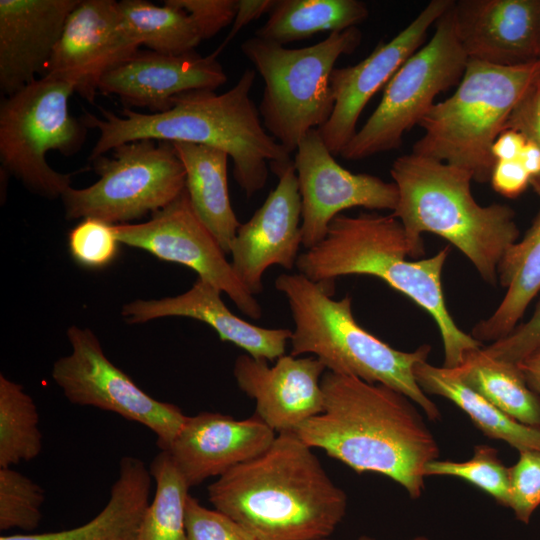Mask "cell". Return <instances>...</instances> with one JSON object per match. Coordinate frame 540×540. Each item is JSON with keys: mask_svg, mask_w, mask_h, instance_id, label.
<instances>
[{"mask_svg": "<svg viewBox=\"0 0 540 540\" xmlns=\"http://www.w3.org/2000/svg\"><path fill=\"white\" fill-rule=\"evenodd\" d=\"M112 151L111 158L93 160L99 175L94 184L63 193L67 219L129 224L164 208L185 189V170L172 142L141 139Z\"/></svg>", "mask_w": 540, "mask_h": 540, "instance_id": "8fae6325", "label": "cell"}, {"mask_svg": "<svg viewBox=\"0 0 540 540\" xmlns=\"http://www.w3.org/2000/svg\"><path fill=\"white\" fill-rule=\"evenodd\" d=\"M121 242L115 225L97 218H84L68 234V249L76 263L89 269H101L118 255Z\"/></svg>", "mask_w": 540, "mask_h": 540, "instance_id": "e575fe53", "label": "cell"}, {"mask_svg": "<svg viewBox=\"0 0 540 540\" xmlns=\"http://www.w3.org/2000/svg\"><path fill=\"white\" fill-rule=\"evenodd\" d=\"M517 365L528 386L540 396V349Z\"/></svg>", "mask_w": 540, "mask_h": 540, "instance_id": "ee69618b", "label": "cell"}, {"mask_svg": "<svg viewBox=\"0 0 540 540\" xmlns=\"http://www.w3.org/2000/svg\"><path fill=\"white\" fill-rule=\"evenodd\" d=\"M398 189L392 214L402 223L411 258L425 252L422 233L446 239L492 286L507 250L518 241L514 210L505 204L481 206L471 192L472 175L459 167L415 153L398 157L390 170Z\"/></svg>", "mask_w": 540, "mask_h": 540, "instance_id": "5b68a950", "label": "cell"}, {"mask_svg": "<svg viewBox=\"0 0 540 540\" xmlns=\"http://www.w3.org/2000/svg\"><path fill=\"white\" fill-rule=\"evenodd\" d=\"M507 128L521 132L527 140L540 147V77L510 114L505 129ZM530 186L540 198V178L532 181Z\"/></svg>", "mask_w": 540, "mask_h": 540, "instance_id": "ab89813d", "label": "cell"}, {"mask_svg": "<svg viewBox=\"0 0 540 540\" xmlns=\"http://www.w3.org/2000/svg\"><path fill=\"white\" fill-rule=\"evenodd\" d=\"M540 349V301L525 323L517 325L506 337L490 343L483 350L490 356L518 364Z\"/></svg>", "mask_w": 540, "mask_h": 540, "instance_id": "74e56055", "label": "cell"}, {"mask_svg": "<svg viewBox=\"0 0 540 540\" xmlns=\"http://www.w3.org/2000/svg\"><path fill=\"white\" fill-rule=\"evenodd\" d=\"M356 540H375V539H373V538H371V537H369V536H361V537H359V538L356 539ZM409 540H430V539H428V538L425 537V536H417V537H413V538H411V539H409Z\"/></svg>", "mask_w": 540, "mask_h": 540, "instance_id": "bcb514c9", "label": "cell"}, {"mask_svg": "<svg viewBox=\"0 0 540 540\" xmlns=\"http://www.w3.org/2000/svg\"><path fill=\"white\" fill-rule=\"evenodd\" d=\"M325 365L315 356L283 355L272 366L248 354L236 358L233 376L255 400V414L277 435L296 430L323 411Z\"/></svg>", "mask_w": 540, "mask_h": 540, "instance_id": "ac0fdd59", "label": "cell"}, {"mask_svg": "<svg viewBox=\"0 0 540 540\" xmlns=\"http://www.w3.org/2000/svg\"><path fill=\"white\" fill-rule=\"evenodd\" d=\"M427 476L460 478L491 496L498 504L509 506L510 474L498 456V451L486 444L476 445L473 456L466 461L435 459L424 468Z\"/></svg>", "mask_w": 540, "mask_h": 540, "instance_id": "d6a6232c", "label": "cell"}, {"mask_svg": "<svg viewBox=\"0 0 540 540\" xmlns=\"http://www.w3.org/2000/svg\"><path fill=\"white\" fill-rule=\"evenodd\" d=\"M275 288L286 297L294 322L290 355L310 354L328 371L391 387L418 405L429 420L440 419L439 408L414 376L415 365L429 356V345L412 352L391 347L355 320L349 295L332 298L334 282L283 273L275 279Z\"/></svg>", "mask_w": 540, "mask_h": 540, "instance_id": "8992f818", "label": "cell"}, {"mask_svg": "<svg viewBox=\"0 0 540 540\" xmlns=\"http://www.w3.org/2000/svg\"><path fill=\"white\" fill-rule=\"evenodd\" d=\"M116 235L130 247L182 264L225 293L246 316L258 320L262 308L244 287L216 238L195 214L186 188L147 222L115 225Z\"/></svg>", "mask_w": 540, "mask_h": 540, "instance_id": "4fadbf2b", "label": "cell"}, {"mask_svg": "<svg viewBox=\"0 0 540 540\" xmlns=\"http://www.w3.org/2000/svg\"><path fill=\"white\" fill-rule=\"evenodd\" d=\"M530 175L519 160L496 161L490 182L493 189L507 198H515L530 185Z\"/></svg>", "mask_w": 540, "mask_h": 540, "instance_id": "60d3db41", "label": "cell"}, {"mask_svg": "<svg viewBox=\"0 0 540 540\" xmlns=\"http://www.w3.org/2000/svg\"><path fill=\"white\" fill-rule=\"evenodd\" d=\"M460 379L506 415L540 429V396L517 364L488 355L483 346L467 351L454 368Z\"/></svg>", "mask_w": 540, "mask_h": 540, "instance_id": "83f0119b", "label": "cell"}, {"mask_svg": "<svg viewBox=\"0 0 540 540\" xmlns=\"http://www.w3.org/2000/svg\"><path fill=\"white\" fill-rule=\"evenodd\" d=\"M452 4L453 0L430 1L409 25L390 41H381L362 61L333 69L330 88L334 107L318 131L334 156L339 155L356 134L357 122L370 99L419 49L431 25Z\"/></svg>", "mask_w": 540, "mask_h": 540, "instance_id": "2e32d148", "label": "cell"}, {"mask_svg": "<svg viewBox=\"0 0 540 540\" xmlns=\"http://www.w3.org/2000/svg\"><path fill=\"white\" fill-rule=\"evenodd\" d=\"M217 287L197 278L186 292L161 299H138L125 304L121 315L129 324H141L164 317H185L209 325L221 341L230 342L246 354L274 361L285 354L292 331L251 324L225 305Z\"/></svg>", "mask_w": 540, "mask_h": 540, "instance_id": "603a6c76", "label": "cell"}, {"mask_svg": "<svg viewBox=\"0 0 540 540\" xmlns=\"http://www.w3.org/2000/svg\"><path fill=\"white\" fill-rule=\"evenodd\" d=\"M185 174L191 206L226 254L241 225L230 201L227 180L229 155L219 149L173 142Z\"/></svg>", "mask_w": 540, "mask_h": 540, "instance_id": "d4e9b609", "label": "cell"}, {"mask_svg": "<svg viewBox=\"0 0 540 540\" xmlns=\"http://www.w3.org/2000/svg\"><path fill=\"white\" fill-rule=\"evenodd\" d=\"M449 252L446 246L432 257L409 260L404 227L392 213H341L321 242L299 254L296 267L315 282H334L347 275L383 280L431 315L443 341V366L456 368L467 351L482 343L457 326L446 306L441 277Z\"/></svg>", "mask_w": 540, "mask_h": 540, "instance_id": "277c9868", "label": "cell"}, {"mask_svg": "<svg viewBox=\"0 0 540 540\" xmlns=\"http://www.w3.org/2000/svg\"><path fill=\"white\" fill-rule=\"evenodd\" d=\"M326 147L318 129L310 130L299 142L293 164L302 202V246L321 242L331 221L343 210L364 207L391 210L398 202L394 182L343 168Z\"/></svg>", "mask_w": 540, "mask_h": 540, "instance_id": "5bb4252c", "label": "cell"}, {"mask_svg": "<svg viewBox=\"0 0 540 540\" xmlns=\"http://www.w3.org/2000/svg\"><path fill=\"white\" fill-rule=\"evenodd\" d=\"M276 0H238L237 12L228 33L222 44L212 53L218 56L225 46L239 33V31L263 14L271 11Z\"/></svg>", "mask_w": 540, "mask_h": 540, "instance_id": "b9f144b4", "label": "cell"}, {"mask_svg": "<svg viewBox=\"0 0 540 540\" xmlns=\"http://www.w3.org/2000/svg\"><path fill=\"white\" fill-rule=\"evenodd\" d=\"M539 77L540 59L517 66L469 59L455 92L420 121L424 135L412 153L462 168L477 182L490 181L496 162L492 145Z\"/></svg>", "mask_w": 540, "mask_h": 540, "instance_id": "52a82bcc", "label": "cell"}, {"mask_svg": "<svg viewBox=\"0 0 540 540\" xmlns=\"http://www.w3.org/2000/svg\"><path fill=\"white\" fill-rule=\"evenodd\" d=\"M277 177L262 206L240 225L230 250L232 268L253 296L263 292V275L270 266H296L302 245V202L293 162Z\"/></svg>", "mask_w": 540, "mask_h": 540, "instance_id": "e0dca14e", "label": "cell"}, {"mask_svg": "<svg viewBox=\"0 0 540 540\" xmlns=\"http://www.w3.org/2000/svg\"><path fill=\"white\" fill-rule=\"evenodd\" d=\"M133 38L151 51L180 55L194 51L202 38L190 16L173 0L157 6L144 0L119 2Z\"/></svg>", "mask_w": 540, "mask_h": 540, "instance_id": "f546056e", "label": "cell"}, {"mask_svg": "<svg viewBox=\"0 0 540 540\" xmlns=\"http://www.w3.org/2000/svg\"><path fill=\"white\" fill-rule=\"evenodd\" d=\"M414 376L425 394L453 402L485 436L504 441L518 452L540 450L539 428L526 426L506 415L467 386L454 368L437 367L426 360L415 365Z\"/></svg>", "mask_w": 540, "mask_h": 540, "instance_id": "4316f807", "label": "cell"}, {"mask_svg": "<svg viewBox=\"0 0 540 540\" xmlns=\"http://www.w3.org/2000/svg\"><path fill=\"white\" fill-rule=\"evenodd\" d=\"M362 40L356 27L330 33L303 48L253 36L241 44L244 56L264 80L258 108L267 132L290 154L312 129L329 119L334 101L330 76L339 57L353 53Z\"/></svg>", "mask_w": 540, "mask_h": 540, "instance_id": "ba28073f", "label": "cell"}, {"mask_svg": "<svg viewBox=\"0 0 540 540\" xmlns=\"http://www.w3.org/2000/svg\"><path fill=\"white\" fill-rule=\"evenodd\" d=\"M73 92L70 83L44 75L6 96L0 106L2 166L27 189L50 199L71 187L72 173L54 170L47 153L75 154L88 129L69 112Z\"/></svg>", "mask_w": 540, "mask_h": 540, "instance_id": "9c48e42d", "label": "cell"}, {"mask_svg": "<svg viewBox=\"0 0 540 540\" xmlns=\"http://www.w3.org/2000/svg\"><path fill=\"white\" fill-rule=\"evenodd\" d=\"M498 281L506 288L505 296L470 334L481 343H493L510 334L540 291V210L526 234L502 258Z\"/></svg>", "mask_w": 540, "mask_h": 540, "instance_id": "484cf974", "label": "cell"}, {"mask_svg": "<svg viewBox=\"0 0 540 540\" xmlns=\"http://www.w3.org/2000/svg\"><path fill=\"white\" fill-rule=\"evenodd\" d=\"M139 48L119 2L80 0L65 22L44 75L70 83L74 92L93 103L104 75Z\"/></svg>", "mask_w": 540, "mask_h": 540, "instance_id": "9a60e30c", "label": "cell"}, {"mask_svg": "<svg viewBox=\"0 0 540 540\" xmlns=\"http://www.w3.org/2000/svg\"><path fill=\"white\" fill-rule=\"evenodd\" d=\"M323 411L304 422L298 437L357 473H378L401 485L412 499L425 488L424 468L439 446L415 403L378 383L326 370Z\"/></svg>", "mask_w": 540, "mask_h": 540, "instance_id": "6da1fadb", "label": "cell"}, {"mask_svg": "<svg viewBox=\"0 0 540 540\" xmlns=\"http://www.w3.org/2000/svg\"><path fill=\"white\" fill-rule=\"evenodd\" d=\"M185 528L188 540H257L230 516L203 506L190 494L185 504Z\"/></svg>", "mask_w": 540, "mask_h": 540, "instance_id": "8d00e7d4", "label": "cell"}, {"mask_svg": "<svg viewBox=\"0 0 540 540\" xmlns=\"http://www.w3.org/2000/svg\"><path fill=\"white\" fill-rule=\"evenodd\" d=\"M368 15L366 3L360 0H277L254 36L284 45L316 33L356 27Z\"/></svg>", "mask_w": 540, "mask_h": 540, "instance_id": "f1b7e54d", "label": "cell"}, {"mask_svg": "<svg viewBox=\"0 0 540 540\" xmlns=\"http://www.w3.org/2000/svg\"><path fill=\"white\" fill-rule=\"evenodd\" d=\"M538 45H539V51H540V7H539V14H538Z\"/></svg>", "mask_w": 540, "mask_h": 540, "instance_id": "7dc6e473", "label": "cell"}, {"mask_svg": "<svg viewBox=\"0 0 540 540\" xmlns=\"http://www.w3.org/2000/svg\"><path fill=\"white\" fill-rule=\"evenodd\" d=\"M42 449L37 407L22 385L0 375V467L36 458Z\"/></svg>", "mask_w": 540, "mask_h": 540, "instance_id": "1f68e13d", "label": "cell"}, {"mask_svg": "<svg viewBox=\"0 0 540 540\" xmlns=\"http://www.w3.org/2000/svg\"><path fill=\"white\" fill-rule=\"evenodd\" d=\"M192 19L202 40L215 36L232 24L238 0H173Z\"/></svg>", "mask_w": 540, "mask_h": 540, "instance_id": "f35d334b", "label": "cell"}, {"mask_svg": "<svg viewBox=\"0 0 540 540\" xmlns=\"http://www.w3.org/2000/svg\"><path fill=\"white\" fill-rule=\"evenodd\" d=\"M319 540H331L330 538H325V539H319Z\"/></svg>", "mask_w": 540, "mask_h": 540, "instance_id": "c3c4849f", "label": "cell"}, {"mask_svg": "<svg viewBox=\"0 0 540 540\" xmlns=\"http://www.w3.org/2000/svg\"><path fill=\"white\" fill-rule=\"evenodd\" d=\"M79 1H0V88L5 96L46 71L65 22Z\"/></svg>", "mask_w": 540, "mask_h": 540, "instance_id": "7402d4cb", "label": "cell"}, {"mask_svg": "<svg viewBox=\"0 0 540 540\" xmlns=\"http://www.w3.org/2000/svg\"><path fill=\"white\" fill-rule=\"evenodd\" d=\"M540 0H459L452 13L468 59L517 66L540 59Z\"/></svg>", "mask_w": 540, "mask_h": 540, "instance_id": "44dd1931", "label": "cell"}, {"mask_svg": "<svg viewBox=\"0 0 540 540\" xmlns=\"http://www.w3.org/2000/svg\"><path fill=\"white\" fill-rule=\"evenodd\" d=\"M71 353L57 359L51 376L73 404L110 411L150 429L161 450H167L185 418L182 410L159 401L140 387L105 355L89 328L67 330Z\"/></svg>", "mask_w": 540, "mask_h": 540, "instance_id": "7c38bea8", "label": "cell"}, {"mask_svg": "<svg viewBox=\"0 0 540 540\" xmlns=\"http://www.w3.org/2000/svg\"><path fill=\"white\" fill-rule=\"evenodd\" d=\"M277 434L256 414L237 420L201 412L186 416L167 451L191 488L265 452Z\"/></svg>", "mask_w": 540, "mask_h": 540, "instance_id": "d6986e66", "label": "cell"}, {"mask_svg": "<svg viewBox=\"0 0 540 540\" xmlns=\"http://www.w3.org/2000/svg\"><path fill=\"white\" fill-rule=\"evenodd\" d=\"M468 60L451 6L435 23L431 40L385 85L380 103L339 156L362 160L400 148L404 134L419 125L436 103V96L459 84Z\"/></svg>", "mask_w": 540, "mask_h": 540, "instance_id": "30bf717a", "label": "cell"}, {"mask_svg": "<svg viewBox=\"0 0 540 540\" xmlns=\"http://www.w3.org/2000/svg\"><path fill=\"white\" fill-rule=\"evenodd\" d=\"M207 491L215 509L257 540L329 538L347 508L346 493L295 432L278 434L265 452L218 477Z\"/></svg>", "mask_w": 540, "mask_h": 540, "instance_id": "3957f363", "label": "cell"}, {"mask_svg": "<svg viewBox=\"0 0 540 540\" xmlns=\"http://www.w3.org/2000/svg\"><path fill=\"white\" fill-rule=\"evenodd\" d=\"M519 161L530 175V183L540 178V147L536 143L527 140Z\"/></svg>", "mask_w": 540, "mask_h": 540, "instance_id": "f6af8a7d", "label": "cell"}, {"mask_svg": "<svg viewBox=\"0 0 540 540\" xmlns=\"http://www.w3.org/2000/svg\"><path fill=\"white\" fill-rule=\"evenodd\" d=\"M527 138L515 129L503 130L495 139L491 153L495 161L519 160Z\"/></svg>", "mask_w": 540, "mask_h": 540, "instance_id": "7bdbcfd3", "label": "cell"}, {"mask_svg": "<svg viewBox=\"0 0 540 540\" xmlns=\"http://www.w3.org/2000/svg\"><path fill=\"white\" fill-rule=\"evenodd\" d=\"M255 77L256 71L248 68L224 93H181L172 99L170 109L161 113H142L125 107L121 115L101 109L103 117L98 118L86 112L82 122L99 134L90 159L141 139L205 145L231 157L233 177L250 198L264 188L268 164L277 175L293 162L291 154L267 133L261 122L250 97Z\"/></svg>", "mask_w": 540, "mask_h": 540, "instance_id": "7a4b0ae2", "label": "cell"}, {"mask_svg": "<svg viewBox=\"0 0 540 540\" xmlns=\"http://www.w3.org/2000/svg\"><path fill=\"white\" fill-rule=\"evenodd\" d=\"M152 479L141 459L124 456L108 502L89 522L58 532L1 536L0 540H138L141 521L150 503Z\"/></svg>", "mask_w": 540, "mask_h": 540, "instance_id": "cb8c5ba5", "label": "cell"}, {"mask_svg": "<svg viewBox=\"0 0 540 540\" xmlns=\"http://www.w3.org/2000/svg\"><path fill=\"white\" fill-rule=\"evenodd\" d=\"M509 506L520 522L528 524L540 505V450L519 451L517 462L509 468Z\"/></svg>", "mask_w": 540, "mask_h": 540, "instance_id": "d590c367", "label": "cell"}, {"mask_svg": "<svg viewBox=\"0 0 540 540\" xmlns=\"http://www.w3.org/2000/svg\"><path fill=\"white\" fill-rule=\"evenodd\" d=\"M45 500L43 488L11 467H0V529L38 527Z\"/></svg>", "mask_w": 540, "mask_h": 540, "instance_id": "836d02e7", "label": "cell"}, {"mask_svg": "<svg viewBox=\"0 0 540 540\" xmlns=\"http://www.w3.org/2000/svg\"><path fill=\"white\" fill-rule=\"evenodd\" d=\"M149 470L156 490L143 515L138 540H188L185 504L190 487L165 450L153 458Z\"/></svg>", "mask_w": 540, "mask_h": 540, "instance_id": "4dcf8cb0", "label": "cell"}, {"mask_svg": "<svg viewBox=\"0 0 540 540\" xmlns=\"http://www.w3.org/2000/svg\"><path fill=\"white\" fill-rule=\"evenodd\" d=\"M227 75L212 53L195 51L170 55L138 51L129 60L109 71L98 92L117 96L126 108H147L151 113L167 111L172 99L192 90H216Z\"/></svg>", "mask_w": 540, "mask_h": 540, "instance_id": "ffe728a7", "label": "cell"}]
</instances>
